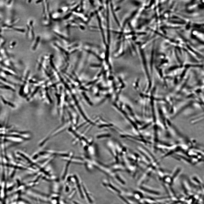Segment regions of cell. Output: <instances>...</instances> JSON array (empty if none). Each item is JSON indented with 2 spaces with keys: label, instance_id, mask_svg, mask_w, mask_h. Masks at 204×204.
<instances>
[{
  "label": "cell",
  "instance_id": "cell-1",
  "mask_svg": "<svg viewBox=\"0 0 204 204\" xmlns=\"http://www.w3.org/2000/svg\"><path fill=\"white\" fill-rule=\"evenodd\" d=\"M192 179H193L194 181L196 182V183H197L198 184H200V183H201L200 180L196 177H193Z\"/></svg>",
  "mask_w": 204,
  "mask_h": 204
}]
</instances>
